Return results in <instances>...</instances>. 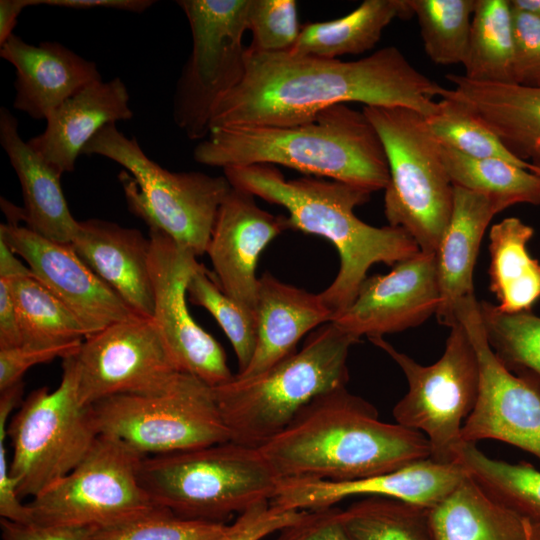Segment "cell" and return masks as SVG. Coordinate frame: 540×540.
Returning a JSON list of instances; mask_svg holds the SVG:
<instances>
[{"mask_svg":"<svg viewBox=\"0 0 540 540\" xmlns=\"http://www.w3.org/2000/svg\"><path fill=\"white\" fill-rule=\"evenodd\" d=\"M441 88L395 46L355 61L247 49L245 75L216 106L210 130L293 126L347 102L405 107L428 117Z\"/></svg>","mask_w":540,"mask_h":540,"instance_id":"cell-1","label":"cell"},{"mask_svg":"<svg viewBox=\"0 0 540 540\" xmlns=\"http://www.w3.org/2000/svg\"><path fill=\"white\" fill-rule=\"evenodd\" d=\"M280 479L347 481L430 458L426 436L382 422L376 408L340 387L303 407L258 448Z\"/></svg>","mask_w":540,"mask_h":540,"instance_id":"cell-2","label":"cell"},{"mask_svg":"<svg viewBox=\"0 0 540 540\" xmlns=\"http://www.w3.org/2000/svg\"><path fill=\"white\" fill-rule=\"evenodd\" d=\"M223 172L233 187L285 208L290 229L323 237L334 245L339 270L320 293L334 314L353 302L372 265L394 266L420 252L403 229L375 227L355 215L354 209L370 200L366 189L314 176L286 179L276 166L266 164Z\"/></svg>","mask_w":540,"mask_h":540,"instance_id":"cell-3","label":"cell"},{"mask_svg":"<svg viewBox=\"0 0 540 540\" xmlns=\"http://www.w3.org/2000/svg\"><path fill=\"white\" fill-rule=\"evenodd\" d=\"M196 162L223 170L282 165L307 176L385 190L389 167L380 137L363 113L346 104L329 107L293 126L211 129L193 151Z\"/></svg>","mask_w":540,"mask_h":540,"instance_id":"cell-4","label":"cell"},{"mask_svg":"<svg viewBox=\"0 0 540 540\" xmlns=\"http://www.w3.org/2000/svg\"><path fill=\"white\" fill-rule=\"evenodd\" d=\"M359 341L329 322L315 329L301 349L262 373L235 375L214 387L230 441L259 448L316 397L345 387L349 350Z\"/></svg>","mask_w":540,"mask_h":540,"instance_id":"cell-5","label":"cell"},{"mask_svg":"<svg viewBox=\"0 0 540 540\" xmlns=\"http://www.w3.org/2000/svg\"><path fill=\"white\" fill-rule=\"evenodd\" d=\"M139 479L156 506L219 523L271 501L281 481L258 448L233 441L145 456Z\"/></svg>","mask_w":540,"mask_h":540,"instance_id":"cell-6","label":"cell"},{"mask_svg":"<svg viewBox=\"0 0 540 540\" xmlns=\"http://www.w3.org/2000/svg\"><path fill=\"white\" fill-rule=\"evenodd\" d=\"M82 154L100 155L124 167L118 178L128 208L150 231L166 234L197 257L206 253L217 212L232 188L225 176L171 172L115 123L103 127Z\"/></svg>","mask_w":540,"mask_h":540,"instance_id":"cell-7","label":"cell"},{"mask_svg":"<svg viewBox=\"0 0 540 540\" xmlns=\"http://www.w3.org/2000/svg\"><path fill=\"white\" fill-rule=\"evenodd\" d=\"M377 131L389 167L384 214L392 227L406 231L420 251L435 254L448 224L454 186L440 145L425 117L405 107L364 106Z\"/></svg>","mask_w":540,"mask_h":540,"instance_id":"cell-8","label":"cell"},{"mask_svg":"<svg viewBox=\"0 0 540 540\" xmlns=\"http://www.w3.org/2000/svg\"><path fill=\"white\" fill-rule=\"evenodd\" d=\"M74 355L63 359L58 387L32 391L7 426L9 469L21 499L38 496L69 474L100 435L92 406L79 398Z\"/></svg>","mask_w":540,"mask_h":540,"instance_id":"cell-9","label":"cell"},{"mask_svg":"<svg viewBox=\"0 0 540 540\" xmlns=\"http://www.w3.org/2000/svg\"><path fill=\"white\" fill-rule=\"evenodd\" d=\"M369 341L396 362L408 383L407 393L393 408L396 423L426 436L430 459L455 463L463 424L475 407L480 386L477 353L465 327L459 321L450 327L442 356L427 366L383 337Z\"/></svg>","mask_w":540,"mask_h":540,"instance_id":"cell-10","label":"cell"},{"mask_svg":"<svg viewBox=\"0 0 540 540\" xmlns=\"http://www.w3.org/2000/svg\"><path fill=\"white\" fill-rule=\"evenodd\" d=\"M91 406L99 434L144 456L230 441L213 387L187 373L158 393L115 395Z\"/></svg>","mask_w":540,"mask_h":540,"instance_id":"cell-11","label":"cell"},{"mask_svg":"<svg viewBox=\"0 0 540 540\" xmlns=\"http://www.w3.org/2000/svg\"><path fill=\"white\" fill-rule=\"evenodd\" d=\"M192 34V51L177 81L173 119L190 140L210 132L218 103L243 79L250 0H180Z\"/></svg>","mask_w":540,"mask_h":540,"instance_id":"cell-12","label":"cell"},{"mask_svg":"<svg viewBox=\"0 0 540 540\" xmlns=\"http://www.w3.org/2000/svg\"><path fill=\"white\" fill-rule=\"evenodd\" d=\"M144 457L123 441L100 434L69 474L30 500L32 522L102 529L161 508L141 485Z\"/></svg>","mask_w":540,"mask_h":540,"instance_id":"cell-13","label":"cell"},{"mask_svg":"<svg viewBox=\"0 0 540 540\" xmlns=\"http://www.w3.org/2000/svg\"><path fill=\"white\" fill-rule=\"evenodd\" d=\"M81 402L121 394H152L180 375L152 318L134 315L86 337L74 355Z\"/></svg>","mask_w":540,"mask_h":540,"instance_id":"cell-14","label":"cell"},{"mask_svg":"<svg viewBox=\"0 0 540 540\" xmlns=\"http://www.w3.org/2000/svg\"><path fill=\"white\" fill-rule=\"evenodd\" d=\"M477 353L480 386L477 402L463 424V442L494 439L516 446L540 460V378L511 372L491 349L474 296L456 310Z\"/></svg>","mask_w":540,"mask_h":540,"instance_id":"cell-15","label":"cell"},{"mask_svg":"<svg viewBox=\"0 0 540 540\" xmlns=\"http://www.w3.org/2000/svg\"><path fill=\"white\" fill-rule=\"evenodd\" d=\"M149 270L156 323L165 345L182 373L211 387L231 381L223 347L192 317L187 289L200 267L197 256L160 231H150Z\"/></svg>","mask_w":540,"mask_h":540,"instance_id":"cell-16","label":"cell"},{"mask_svg":"<svg viewBox=\"0 0 540 540\" xmlns=\"http://www.w3.org/2000/svg\"><path fill=\"white\" fill-rule=\"evenodd\" d=\"M440 302L435 254L418 252L387 274L367 276L353 302L331 322L360 340L419 326Z\"/></svg>","mask_w":540,"mask_h":540,"instance_id":"cell-17","label":"cell"},{"mask_svg":"<svg viewBox=\"0 0 540 540\" xmlns=\"http://www.w3.org/2000/svg\"><path fill=\"white\" fill-rule=\"evenodd\" d=\"M0 238L27 263L33 276L68 307L90 335L138 315L84 263L70 244L49 240L15 221L0 225Z\"/></svg>","mask_w":540,"mask_h":540,"instance_id":"cell-18","label":"cell"},{"mask_svg":"<svg viewBox=\"0 0 540 540\" xmlns=\"http://www.w3.org/2000/svg\"><path fill=\"white\" fill-rule=\"evenodd\" d=\"M287 229V216L263 210L254 195L232 186L219 207L206 250L212 273L228 296L254 311L259 257Z\"/></svg>","mask_w":540,"mask_h":540,"instance_id":"cell-19","label":"cell"},{"mask_svg":"<svg viewBox=\"0 0 540 540\" xmlns=\"http://www.w3.org/2000/svg\"><path fill=\"white\" fill-rule=\"evenodd\" d=\"M465 475L457 463H438L428 458L392 472L354 480L282 479L271 502L286 509L315 510L335 506L352 496H379L432 508Z\"/></svg>","mask_w":540,"mask_h":540,"instance_id":"cell-20","label":"cell"},{"mask_svg":"<svg viewBox=\"0 0 540 540\" xmlns=\"http://www.w3.org/2000/svg\"><path fill=\"white\" fill-rule=\"evenodd\" d=\"M0 56L16 69L13 107L37 120H46L66 99L102 80L94 62L58 42L32 45L13 34Z\"/></svg>","mask_w":540,"mask_h":540,"instance_id":"cell-21","label":"cell"},{"mask_svg":"<svg viewBox=\"0 0 540 540\" xmlns=\"http://www.w3.org/2000/svg\"><path fill=\"white\" fill-rule=\"evenodd\" d=\"M70 245L136 314L153 317L149 237L134 228L89 219L79 221Z\"/></svg>","mask_w":540,"mask_h":540,"instance_id":"cell-22","label":"cell"},{"mask_svg":"<svg viewBox=\"0 0 540 540\" xmlns=\"http://www.w3.org/2000/svg\"><path fill=\"white\" fill-rule=\"evenodd\" d=\"M132 117L124 82L119 77L99 80L56 107L44 131L27 142L60 174L73 172L78 156L103 127Z\"/></svg>","mask_w":540,"mask_h":540,"instance_id":"cell-23","label":"cell"},{"mask_svg":"<svg viewBox=\"0 0 540 540\" xmlns=\"http://www.w3.org/2000/svg\"><path fill=\"white\" fill-rule=\"evenodd\" d=\"M254 311L256 345L248 367L236 374L241 378L258 375L295 352L304 335L334 315L320 293L284 283L270 272L259 277Z\"/></svg>","mask_w":540,"mask_h":540,"instance_id":"cell-24","label":"cell"},{"mask_svg":"<svg viewBox=\"0 0 540 540\" xmlns=\"http://www.w3.org/2000/svg\"><path fill=\"white\" fill-rule=\"evenodd\" d=\"M0 143L19 179L24 208L17 212L1 198L10 220L22 219L26 227L49 240L70 244L79 226L71 214L61 187V175L18 132V121L0 108Z\"/></svg>","mask_w":540,"mask_h":540,"instance_id":"cell-25","label":"cell"},{"mask_svg":"<svg viewBox=\"0 0 540 540\" xmlns=\"http://www.w3.org/2000/svg\"><path fill=\"white\" fill-rule=\"evenodd\" d=\"M453 186L452 212L435 253L440 292L435 316L449 328L458 322V306L474 296L473 271L484 233L492 218L503 211L491 198Z\"/></svg>","mask_w":540,"mask_h":540,"instance_id":"cell-26","label":"cell"},{"mask_svg":"<svg viewBox=\"0 0 540 540\" xmlns=\"http://www.w3.org/2000/svg\"><path fill=\"white\" fill-rule=\"evenodd\" d=\"M453 89L439 97L463 103L488 126L517 158L534 165L540 175V87L483 83L448 73Z\"/></svg>","mask_w":540,"mask_h":540,"instance_id":"cell-27","label":"cell"},{"mask_svg":"<svg viewBox=\"0 0 540 540\" xmlns=\"http://www.w3.org/2000/svg\"><path fill=\"white\" fill-rule=\"evenodd\" d=\"M429 524L434 540H540L539 520L505 505L467 473L429 509Z\"/></svg>","mask_w":540,"mask_h":540,"instance_id":"cell-28","label":"cell"},{"mask_svg":"<svg viewBox=\"0 0 540 540\" xmlns=\"http://www.w3.org/2000/svg\"><path fill=\"white\" fill-rule=\"evenodd\" d=\"M411 17L408 0H365L341 18L302 26L289 53L323 58L361 54L375 47L394 19Z\"/></svg>","mask_w":540,"mask_h":540,"instance_id":"cell-29","label":"cell"},{"mask_svg":"<svg viewBox=\"0 0 540 540\" xmlns=\"http://www.w3.org/2000/svg\"><path fill=\"white\" fill-rule=\"evenodd\" d=\"M533 234L534 229L516 217L490 229L489 288L504 313L531 311L540 299V262L527 249Z\"/></svg>","mask_w":540,"mask_h":540,"instance_id":"cell-30","label":"cell"},{"mask_svg":"<svg viewBox=\"0 0 540 540\" xmlns=\"http://www.w3.org/2000/svg\"><path fill=\"white\" fill-rule=\"evenodd\" d=\"M466 78L515 83V36L510 0H476L462 63Z\"/></svg>","mask_w":540,"mask_h":540,"instance_id":"cell-31","label":"cell"},{"mask_svg":"<svg viewBox=\"0 0 540 540\" xmlns=\"http://www.w3.org/2000/svg\"><path fill=\"white\" fill-rule=\"evenodd\" d=\"M440 152L453 185L483 194L503 210L515 204H540L539 174L502 159L469 157L443 145Z\"/></svg>","mask_w":540,"mask_h":540,"instance_id":"cell-32","label":"cell"},{"mask_svg":"<svg viewBox=\"0 0 540 540\" xmlns=\"http://www.w3.org/2000/svg\"><path fill=\"white\" fill-rule=\"evenodd\" d=\"M9 280L22 346H58L83 341L90 335L68 307L33 274Z\"/></svg>","mask_w":540,"mask_h":540,"instance_id":"cell-33","label":"cell"},{"mask_svg":"<svg viewBox=\"0 0 540 540\" xmlns=\"http://www.w3.org/2000/svg\"><path fill=\"white\" fill-rule=\"evenodd\" d=\"M490 495L540 521V471L531 465L488 457L475 443L463 442L456 461Z\"/></svg>","mask_w":540,"mask_h":540,"instance_id":"cell-34","label":"cell"},{"mask_svg":"<svg viewBox=\"0 0 540 540\" xmlns=\"http://www.w3.org/2000/svg\"><path fill=\"white\" fill-rule=\"evenodd\" d=\"M429 509L372 496L342 509V521L351 540H434Z\"/></svg>","mask_w":540,"mask_h":540,"instance_id":"cell-35","label":"cell"},{"mask_svg":"<svg viewBox=\"0 0 540 540\" xmlns=\"http://www.w3.org/2000/svg\"><path fill=\"white\" fill-rule=\"evenodd\" d=\"M424 50L439 65L462 64L476 0H408Z\"/></svg>","mask_w":540,"mask_h":540,"instance_id":"cell-36","label":"cell"},{"mask_svg":"<svg viewBox=\"0 0 540 540\" xmlns=\"http://www.w3.org/2000/svg\"><path fill=\"white\" fill-rule=\"evenodd\" d=\"M425 120L440 145L469 157L502 159L538 173L534 165L513 155L488 126L455 99L441 97L435 112Z\"/></svg>","mask_w":540,"mask_h":540,"instance_id":"cell-37","label":"cell"},{"mask_svg":"<svg viewBox=\"0 0 540 540\" xmlns=\"http://www.w3.org/2000/svg\"><path fill=\"white\" fill-rule=\"evenodd\" d=\"M486 339L511 372L540 378V317L531 311L504 313L496 304L478 301Z\"/></svg>","mask_w":540,"mask_h":540,"instance_id":"cell-38","label":"cell"},{"mask_svg":"<svg viewBox=\"0 0 540 540\" xmlns=\"http://www.w3.org/2000/svg\"><path fill=\"white\" fill-rule=\"evenodd\" d=\"M190 302L205 308L229 339L238 362V373L249 365L256 345L255 311L228 296L214 275L202 264L192 275L187 289Z\"/></svg>","mask_w":540,"mask_h":540,"instance_id":"cell-39","label":"cell"},{"mask_svg":"<svg viewBox=\"0 0 540 540\" xmlns=\"http://www.w3.org/2000/svg\"><path fill=\"white\" fill-rule=\"evenodd\" d=\"M228 526L182 518L158 508L129 522L95 529L91 540H221Z\"/></svg>","mask_w":540,"mask_h":540,"instance_id":"cell-40","label":"cell"},{"mask_svg":"<svg viewBox=\"0 0 540 540\" xmlns=\"http://www.w3.org/2000/svg\"><path fill=\"white\" fill-rule=\"evenodd\" d=\"M247 29L252 41L247 49L254 53L289 52L301 27L294 0H250Z\"/></svg>","mask_w":540,"mask_h":540,"instance_id":"cell-41","label":"cell"},{"mask_svg":"<svg viewBox=\"0 0 540 540\" xmlns=\"http://www.w3.org/2000/svg\"><path fill=\"white\" fill-rule=\"evenodd\" d=\"M23 391L12 387L1 392L0 398V516L17 523H31L32 518L27 504H22L18 494V482L10 474L5 439L7 421L12 410L19 404Z\"/></svg>","mask_w":540,"mask_h":540,"instance_id":"cell-42","label":"cell"},{"mask_svg":"<svg viewBox=\"0 0 540 540\" xmlns=\"http://www.w3.org/2000/svg\"><path fill=\"white\" fill-rule=\"evenodd\" d=\"M304 511L259 502L239 514L221 540H261L299 519Z\"/></svg>","mask_w":540,"mask_h":540,"instance_id":"cell-43","label":"cell"},{"mask_svg":"<svg viewBox=\"0 0 540 540\" xmlns=\"http://www.w3.org/2000/svg\"><path fill=\"white\" fill-rule=\"evenodd\" d=\"M512 13L515 36V84L540 87V19L514 7Z\"/></svg>","mask_w":540,"mask_h":540,"instance_id":"cell-44","label":"cell"},{"mask_svg":"<svg viewBox=\"0 0 540 540\" xmlns=\"http://www.w3.org/2000/svg\"><path fill=\"white\" fill-rule=\"evenodd\" d=\"M81 343L82 341H77L50 347L20 345L0 349V391L22 382L25 372L35 365L76 354Z\"/></svg>","mask_w":540,"mask_h":540,"instance_id":"cell-45","label":"cell"},{"mask_svg":"<svg viewBox=\"0 0 540 540\" xmlns=\"http://www.w3.org/2000/svg\"><path fill=\"white\" fill-rule=\"evenodd\" d=\"M276 540H351V538L342 521V509L332 506L305 510L299 519L280 530Z\"/></svg>","mask_w":540,"mask_h":540,"instance_id":"cell-46","label":"cell"},{"mask_svg":"<svg viewBox=\"0 0 540 540\" xmlns=\"http://www.w3.org/2000/svg\"><path fill=\"white\" fill-rule=\"evenodd\" d=\"M3 540H91L95 528L0 520Z\"/></svg>","mask_w":540,"mask_h":540,"instance_id":"cell-47","label":"cell"},{"mask_svg":"<svg viewBox=\"0 0 540 540\" xmlns=\"http://www.w3.org/2000/svg\"><path fill=\"white\" fill-rule=\"evenodd\" d=\"M21 345L17 314L8 278L0 277V349Z\"/></svg>","mask_w":540,"mask_h":540,"instance_id":"cell-48","label":"cell"},{"mask_svg":"<svg viewBox=\"0 0 540 540\" xmlns=\"http://www.w3.org/2000/svg\"><path fill=\"white\" fill-rule=\"evenodd\" d=\"M154 3L153 0H42V4L48 6L70 9L108 8L132 13H143Z\"/></svg>","mask_w":540,"mask_h":540,"instance_id":"cell-49","label":"cell"},{"mask_svg":"<svg viewBox=\"0 0 540 540\" xmlns=\"http://www.w3.org/2000/svg\"><path fill=\"white\" fill-rule=\"evenodd\" d=\"M42 4V0L0 1V47L13 35V29L22 10Z\"/></svg>","mask_w":540,"mask_h":540,"instance_id":"cell-50","label":"cell"},{"mask_svg":"<svg viewBox=\"0 0 540 540\" xmlns=\"http://www.w3.org/2000/svg\"><path fill=\"white\" fill-rule=\"evenodd\" d=\"M31 274L29 267L25 266L9 245L0 238V277L12 279Z\"/></svg>","mask_w":540,"mask_h":540,"instance_id":"cell-51","label":"cell"},{"mask_svg":"<svg viewBox=\"0 0 540 540\" xmlns=\"http://www.w3.org/2000/svg\"><path fill=\"white\" fill-rule=\"evenodd\" d=\"M512 7L540 19V0H510Z\"/></svg>","mask_w":540,"mask_h":540,"instance_id":"cell-52","label":"cell"}]
</instances>
